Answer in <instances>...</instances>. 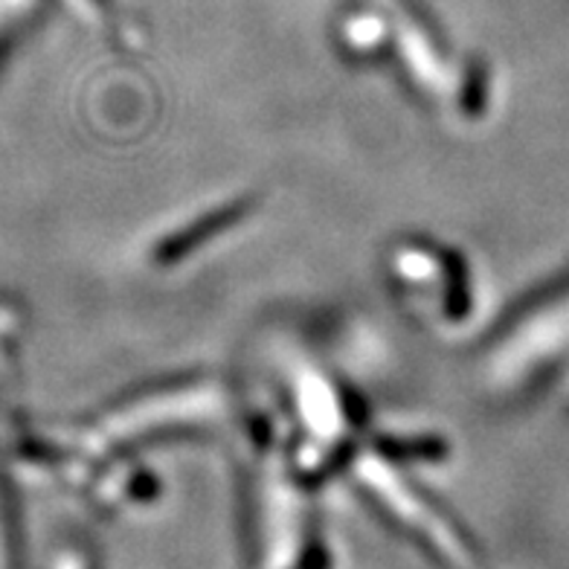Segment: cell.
I'll return each instance as SVG.
<instances>
[{
  "label": "cell",
  "mask_w": 569,
  "mask_h": 569,
  "mask_svg": "<svg viewBox=\"0 0 569 569\" xmlns=\"http://www.w3.org/2000/svg\"><path fill=\"white\" fill-rule=\"evenodd\" d=\"M293 569H329V552H326L322 543H311L302 555V561Z\"/></svg>",
  "instance_id": "obj_2"
},
{
  "label": "cell",
  "mask_w": 569,
  "mask_h": 569,
  "mask_svg": "<svg viewBox=\"0 0 569 569\" xmlns=\"http://www.w3.org/2000/svg\"><path fill=\"white\" fill-rule=\"evenodd\" d=\"M0 515H3V540H7V569H27V555H23L21 506H18L16 495H12L9 488H3Z\"/></svg>",
  "instance_id": "obj_1"
}]
</instances>
